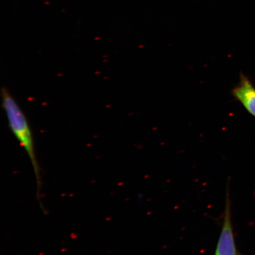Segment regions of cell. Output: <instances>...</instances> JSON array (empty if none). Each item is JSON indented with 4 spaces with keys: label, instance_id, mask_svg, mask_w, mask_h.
<instances>
[{
    "label": "cell",
    "instance_id": "1",
    "mask_svg": "<svg viewBox=\"0 0 255 255\" xmlns=\"http://www.w3.org/2000/svg\"><path fill=\"white\" fill-rule=\"evenodd\" d=\"M1 98L2 107L7 118L9 128L29 158L36 179L37 194L40 195V170L35 152L34 137L30 124L20 105L7 88L1 89Z\"/></svg>",
    "mask_w": 255,
    "mask_h": 255
},
{
    "label": "cell",
    "instance_id": "3",
    "mask_svg": "<svg viewBox=\"0 0 255 255\" xmlns=\"http://www.w3.org/2000/svg\"><path fill=\"white\" fill-rule=\"evenodd\" d=\"M232 94L255 118V87L250 79L243 73H241L240 81L233 88Z\"/></svg>",
    "mask_w": 255,
    "mask_h": 255
},
{
    "label": "cell",
    "instance_id": "2",
    "mask_svg": "<svg viewBox=\"0 0 255 255\" xmlns=\"http://www.w3.org/2000/svg\"><path fill=\"white\" fill-rule=\"evenodd\" d=\"M231 205L229 180L227 190H226L223 226L215 255H238L235 244L234 228H233L232 225Z\"/></svg>",
    "mask_w": 255,
    "mask_h": 255
},
{
    "label": "cell",
    "instance_id": "4",
    "mask_svg": "<svg viewBox=\"0 0 255 255\" xmlns=\"http://www.w3.org/2000/svg\"><path fill=\"white\" fill-rule=\"evenodd\" d=\"M238 255H240V254H238Z\"/></svg>",
    "mask_w": 255,
    "mask_h": 255
}]
</instances>
